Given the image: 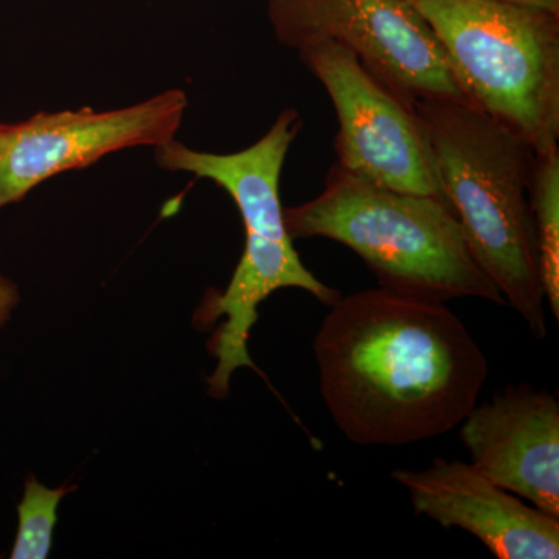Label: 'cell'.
Returning <instances> with one entry per match:
<instances>
[{"label":"cell","mask_w":559,"mask_h":559,"mask_svg":"<svg viewBox=\"0 0 559 559\" xmlns=\"http://www.w3.org/2000/svg\"><path fill=\"white\" fill-rule=\"evenodd\" d=\"M518 5L535 7V9L551 11L559 14V0H503Z\"/></svg>","instance_id":"5bb4252c"},{"label":"cell","mask_w":559,"mask_h":559,"mask_svg":"<svg viewBox=\"0 0 559 559\" xmlns=\"http://www.w3.org/2000/svg\"><path fill=\"white\" fill-rule=\"evenodd\" d=\"M68 489H50L31 476L25 480L24 498L17 506L20 527L11 549V559H46L49 557L57 511Z\"/></svg>","instance_id":"7c38bea8"},{"label":"cell","mask_w":559,"mask_h":559,"mask_svg":"<svg viewBox=\"0 0 559 559\" xmlns=\"http://www.w3.org/2000/svg\"><path fill=\"white\" fill-rule=\"evenodd\" d=\"M297 53L336 109V164L378 186L443 200L425 124L414 105L344 44L320 40Z\"/></svg>","instance_id":"52a82bcc"},{"label":"cell","mask_w":559,"mask_h":559,"mask_svg":"<svg viewBox=\"0 0 559 559\" xmlns=\"http://www.w3.org/2000/svg\"><path fill=\"white\" fill-rule=\"evenodd\" d=\"M189 97L170 90L124 108L33 114L0 121V209L17 204L39 183L90 167L117 151L157 146L178 134Z\"/></svg>","instance_id":"ba28073f"},{"label":"cell","mask_w":559,"mask_h":559,"mask_svg":"<svg viewBox=\"0 0 559 559\" xmlns=\"http://www.w3.org/2000/svg\"><path fill=\"white\" fill-rule=\"evenodd\" d=\"M266 9L275 38L289 49L336 40L411 105H471L436 35L403 0H266Z\"/></svg>","instance_id":"8992f818"},{"label":"cell","mask_w":559,"mask_h":559,"mask_svg":"<svg viewBox=\"0 0 559 559\" xmlns=\"http://www.w3.org/2000/svg\"><path fill=\"white\" fill-rule=\"evenodd\" d=\"M290 238H326L358 253L380 288L433 301L506 305L443 200L378 186L334 164L322 193L285 209Z\"/></svg>","instance_id":"3957f363"},{"label":"cell","mask_w":559,"mask_h":559,"mask_svg":"<svg viewBox=\"0 0 559 559\" xmlns=\"http://www.w3.org/2000/svg\"><path fill=\"white\" fill-rule=\"evenodd\" d=\"M533 219L538 237L544 294L555 320L559 319V148L535 151L532 186Z\"/></svg>","instance_id":"8fae6325"},{"label":"cell","mask_w":559,"mask_h":559,"mask_svg":"<svg viewBox=\"0 0 559 559\" xmlns=\"http://www.w3.org/2000/svg\"><path fill=\"white\" fill-rule=\"evenodd\" d=\"M460 439L476 466L500 488L559 520V401L547 390L509 385L477 403Z\"/></svg>","instance_id":"9c48e42d"},{"label":"cell","mask_w":559,"mask_h":559,"mask_svg":"<svg viewBox=\"0 0 559 559\" xmlns=\"http://www.w3.org/2000/svg\"><path fill=\"white\" fill-rule=\"evenodd\" d=\"M301 124L299 112L288 108L278 114L259 142L237 153L191 150L176 139L154 148V160L160 168L212 180L230 194L240 210L246 229L245 252L229 286L213 299L215 311L240 329L259 320L261 301L278 289H304L326 307L342 297L340 290L320 282L301 263L280 200L283 165Z\"/></svg>","instance_id":"5b68a950"},{"label":"cell","mask_w":559,"mask_h":559,"mask_svg":"<svg viewBox=\"0 0 559 559\" xmlns=\"http://www.w3.org/2000/svg\"><path fill=\"white\" fill-rule=\"evenodd\" d=\"M443 200L477 263L527 323L547 336L546 294L530 186L535 148L466 103L418 100Z\"/></svg>","instance_id":"7a4b0ae2"},{"label":"cell","mask_w":559,"mask_h":559,"mask_svg":"<svg viewBox=\"0 0 559 559\" xmlns=\"http://www.w3.org/2000/svg\"><path fill=\"white\" fill-rule=\"evenodd\" d=\"M314 358L330 417L359 447H404L457 428L479 403L489 370L443 301L382 288L331 305Z\"/></svg>","instance_id":"6da1fadb"},{"label":"cell","mask_w":559,"mask_h":559,"mask_svg":"<svg viewBox=\"0 0 559 559\" xmlns=\"http://www.w3.org/2000/svg\"><path fill=\"white\" fill-rule=\"evenodd\" d=\"M392 477L409 492L415 513L444 530H465L496 558H559V520L522 502L471 463L436 459L426 469H396Z\"/></svg>","instance_id":"30bf717a"},{"label":"cell","mask_w":559,"mask_h":559,"mask_svg":"<svg viewBox=\"0 0 559 559\" xmlns=\"http://www.w3.org/2000/svg\"><path fill=\"white\" fill-rule=\"evenodd\" d=\"M429 25L471 105L535 151L558 145L559 14L503 0H403Z\"/></svg>","instance_id":"277c9868"},{"label":"cell","mask_w":559,"mask_h":559,"mask_svg":"<svg viewBox=\"0 0 559 559\" xmlns=\"http://www.w3.org/2000/svg\"><path fill=\"white\" fill-rule=\"evenodd\" d=\"M20 289L16 283L9 277L0 275V330L9 322L17 305H20Z\"/></svg>","instance_id":"4fadbf2b"}]
</instances>
